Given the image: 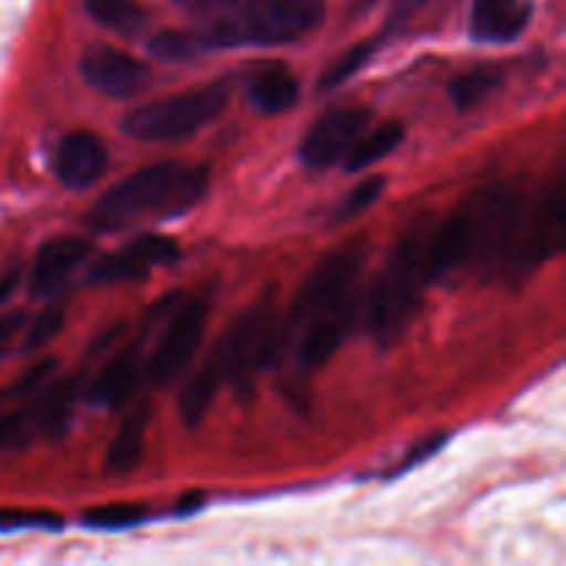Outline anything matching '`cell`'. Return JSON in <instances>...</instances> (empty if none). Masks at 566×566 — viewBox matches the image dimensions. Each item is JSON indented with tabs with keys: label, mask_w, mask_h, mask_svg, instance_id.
I'll return each mask as SVG.
<instances>
[{
	"label": "cell",
	"mask_w": 566,
	"mask_h": 566,
	"mask_svg": "<svg viewBox=\"0 0 566 566\" xmlns=\"http://www.w3.org/2000/svg\"><path fill=\"white\" fill-rule=\"evenodd\" d=\"M523 213L525 197L517 186L497 182L470 193L453 213H448V219L431 227L426 252L431 285L446 282L470 265H481L490 274L501 271L514 247Z\"/></svg>",
	"instance_id": "obj_1"
},
{
	"label": "cell",
	"mask_w": 566,
	"mask_h": 566,
	"mask_svg": "<svg viewBox=\"0 0 566 566\" xmlns=\"http://www.w3.org/2000/svg\"><path fill=\"white\" fill-rule=\"evenodd\" d=\"M210 169L205 164L160 160L133 171L88 208L86 224L97 232L125 230L144 219H175L205 199Z\"/></svg>",
	"instance_id": "obj_2"
},
{
	"label": "cell",
	"mask_w": 566,
	"mask_h": 566,
	"mask_svg": "<svg viewBox=\"0 0 566 566\" xmlns=\"http://www.w3.org/2000/svg\"><path fill=\"white\" fill-rule=\"evenodd\" d=\"M324 0H224L193 28L205 53L232 48H280L310 36L324 22Z\"/></svg>",
	"instance_id": "obj_3"
},
{
	"label": "cell",
	"mask_w": 566,
	"mask_h": 566,
	"mask_svg": "<svg viewBox=\"0 0 566 566\" xmlns=\"http://www.w3.org/2000/svg\"><path fill=\"white\" fill-rule=\"evenodd\" d=\"M429 232L431 227L426 230L423 221L415 224L387 254L385 265L365 296V326L381 348L396 346L407 335L423 302V291L431 285L426 271Z\"/></svg>",
	"instance_id": "obj_4"
},
{
	"label": "cell",
	"mask_w": 566,
	"mask_h": 566,
	"mask_svg": "<svg viewBox=\"0 0 566 566\" xmlns=\"http://www.w3.org/2000/svg\"><path fill=\"white\" fill-rule=\"evenodd\" d=\"M213 348L224 368V385L249 401L260 376L282 357V315L274 293L254 298Z\"/></svg>",
	"instance_id": "obj_5"
},
{
	"label": "cell",
	"mask_w": 566,
	"mask_h": 566,
	"mask_svg": "<svg viewBox=\"0 0 566 566\" xmlns=\"http://www.w3.org/2000/svg\"><path fill=\"white\" fill-rule=\"evenodd\" d=\"M230 97L232 88L227 81L205 83V86L136 105L122 116L119 127L125 136L144 144L182 142V138L197 136L199 130L213 125L227 111Z\"/></svg>",
	"instance_id": "obj_6"
},
{
	"label": "cell",
	"mask_w": 566,
	"mask_h": 566,
	"mask_svg": "<svg viewBox=\"0 0 566 566\" xmlns=\"http://www.w3.org/2000/svg\"><path fill=\"white\" fill-rule=\"evenodd\" d=\"M365 249L359 243L340 247L326 254L302 280L287 315L282 318V352L287 337L321 315L340 313L359 304V274H363Z\"/></svg>",
	"instance_id": "obj_7"
},
{
	"label": "cell",
	"mask_w": 566,
	"mask_h": 566,
	"mask_svg": "<svg viewBox=\"0 0 566 566\" xmlns=\"http://www.w3.org/2000/svg\"><path fill=\"white\" fill-rule=\"evenodd\" d=\"M564 182L556 180L547 186L539 202L534 208H525L523 221H520L517 238L509 252L506 269L509 280L523 282L525 276L534 274L542 263L556 258L564 247Z\"/></svg>",
	"instance_id": "obj_8"
},
{
	"label": "cell",
	"mask_w": 566,
	"mask_h": 566,
	"mask_svg": "<svg viewBox=\"0 0 566 566\" xmlns=\"http://www.w3.org/2000/svg\"><path fill=\"white\" fill-rule=\"evenodd\" d=\"M208 315L210 304L205 298H191V302H182L175 310V315L166 321V332L160 335L153 357L144 363V374H147L149 385L166 387L180 379L182 370L188 368V363L197 354L199 343H202Z\"/></svg>",
	"instance_id": "obj_9"
},
{
	"label": "cell",
	"mask_w": 566,
	"mask_h": 566,
	"mask_svg": "<svg viewBox=\"0 0 566 566\" xmlns=\"http://www.w3.org/2000/svg\"><path fill=\"white\" fill-rule=\"evenodd\" d=\"M374 111L365 105H354V108H329L313 122L307 136L298 144V158L310 169H329V166L340 164L346 158L348 149L354 147L359 136L368 130Z\"/></svg>",
	"instance_id": "obj_10"
},
{
	"label": "cell",
	"mask_w": 566,
	"mask_h": 566,
	"mask_svg": "<svg viewBox=\"0 0 566 566\" xmlns=\"http://www.w3.org/2000/svg\"><path fill=\"white\" fill-rule=\"evenodd\" d=\"M180 260V243L166 235H138L119 247L116 252L105 254L94 263L88 282L92 285H114V282H138L147 280L153 271L164 269Z\"/></svg>",
	"instance_id": "obj_11"
},
{
	"label": "cell",
	"mask_w": 566,
	"mask_h": 566,
	"mask_svg": "<svg viewBox=\"0 0 566 566\" xmlns=\"http://www.w3.org/2000/svg\"><path fill=\"white\" fill-rule=\"evenodd\" d=\"M81 77L111 99H133L142 94L149 83V70L142 59L111 44H94L83 53Z\"/></svg>",
	"instance_id": "obj_12"
},
{
	"label": "cell",
	"mask_w": 566,
	"mask_h": 566,
	"mask_svg": "<svg viewBox=\"0 0 566 566\" xmlns=\"http://www.w3.org/2000/svg\"><path fill=\"white\" fill-rule=\"evenodd\" d=\"M94 243L81 235L48 238L36 249L31 274H28V293L39 302H50L70 285L72 274L92 258Z\"/></svg>",
	"instance_id": "obj_13"
},
{
	"label": "cell",
	"mask_w": 566,
	"mask_h": 566,
	"mask_svg": "<svg viewBox=\"0 0 566 566\" xmlns=\"http://www.w3.org/2000/svg\"><path fill=\"white\" fill-rule=\"evenodd\" d=\"M53 175L70 191H86L108 169V147L92 130H72L53 147Z\"/></svg>",
	"instance_id": "obj_14"
},
{
	"label": "cell",
	"mask_w": 566,
	"mask_h": 566,
	"mask_svg": "<svg viewBox=\"0 0 566 566\" xmlns=\"http://www.w3.org/2000/svg\"><path fill=\"white\" fill-rule=\"evenodd\" d=\"M241 86L252 108L263 116L285 114L298 103V94H302L296 72L285 61L274 59L247 64V70L241 72Z\"/></svg>",
	"instance_id": "obj_15"
},
{
	"label": "cell",
	"mask_w": 566,
	"mask_h": 566,
	"mask_svg": "<svg viewBox=\"0 0 566 566\" xmlns=\"http://www.w3.org/2000/svg\"><path fill=\"white\" fill-rule=\"evenodd\" d=\"M534 17V0H475L470 36L475 42L503 44L523 36Z\"/></svg>",
	"instance_id": "obj_16"
},
{
	"label": "cell",
	"mask_w": 566,
	"mask_h": 566,
	"mask_svg": "<svg viewBox=\"0 0 566 566\" xmlns=\"http://www.w3.org/2000/svg\"><path fill=\"white\" fill-rule=\"evenodd\" d=\"M144 363L142 359V343H130V346L122 348L103 370H99L97 379L88 387V403L103 409H119L122 403L130 401L133 390L138 387L144 376Z\"/></svg>",
	"instance_id": "obj_17"
},
{
	"label": "cell",
	"mask_w": 566,
	"mask_h": 566,
	"mask_svg": "<svg viewBox=\"0 0 566 566\" xmlns=\"http://www.w3.org/2000/svg\"><path fill=\"white\" fill-rule=\"evenodd\" d=\"M39 437H48V396H44V385L36 392H31V396H25V403L0 415V453L25 451Z\"/></svg>",
	"instance_id": "obj_18"
},
{
	"label": "cell",
	"mask_w": 566,
	"mask_h": 566,
	"mask_svg": "<svg viewBox=\"0 0 566 566\" xmlns=\"http://www.w3.org/2000/svg\"><path fill=\"white\" fill-rule=\"evenodd\" d=\"M149 418L153 409L147 401H138L125 420L116 429L114 440H111L108 453H105V473L108 475H127L142 464L144 459V437H147Z\"/></svg>",
	"instance_id": "obj_19"
},
{
	"label": "cell",
	"mask_w": 566,
	"mask_h": 566,
	"mask_svg": "<svg viewBox=\"0 0 566 566\" xmlns=\"http://www.w3.org/2000/svg\"><path fill=\"white\" fill-rule=\"evenodd\" d=\"M221 385H224V368H221V359L213 348L180 392V418L188 429H197L208 418Z\"/></svg>",
	"instance_id": "obj_20"
},
{
	"label": "cell",
	"mask_w": 566,
	"mask_h": 566,
	"mask_svg": "<svg viewBox=\"0 0 566 566\" xmlns=\"http://www.w3.org/2000/svg\"><path fill=\"white\" fill-rule=\"evenodd\" d=\"M503 81H506V70L501 64L470 66L453 77L448 86V97L459 114H468V111L484 105L503 86Z\"/></svg>",
	"instance_id": "obj_21"
},
{
	"label": "cell",
	"mask_w": 566,
	"mask_h": 566,
	"mask_svg": "<svg viewBox=\"0 0 566 566\" xmlns=\"http://www.w3.org/2000/svg\"><path fill=\"white\" fill-rule=\"evenodd\" d=\"M407 138V127L401 122H381V125L370 127L363 136L354 142V147L348 149L346 158L340 160L346 166V171H363L376 166L379 160H385L387 155L396 153L398 147Z\"/></svg>",
	"instance_id": "obj_22"
},
{
	"label": "cell",
	"mask_w": 566,
	"mask_h": 566,
	"mask_svg": "<svg viewBox=\"0 0 566 566\" xmlns=\"http://www.w3.org/2000/svg\"><path fill=\"white\" fill-rule=\"evenodd\" d=\"M88 17L116 36L133 39L147 28L149 14L138 0H83Z\"/></svg>",
	"instance_id": "obj_23"
},
{
	"label": "cell",
	"mask_w": 566,
	"mask_h": 566,
	"mask_svg": "<svg viewBox=\"0 0 566 566\" xmlns=\"http://www.w3.org/2000/svg\"><path fill=\"white\" fill-rule=\"evenodd\" d=\"M153 59L169 61V64H188V61L205 55L202 44L193 28H171V31H158L147 42Z\"/></svg>",
	"instance_id": "obj_24"
},
{
	"label": "cell",
	"mask_w": 566,
	"mask_h": 566,
	"mask_svg": "<svg viewBox=\"0 0 566 566\" xmlns=\"http://www.w3.org/2000/svg\"><path fill=\"white\" fill-rule=\"evenodd\" d=\"M385 36H376V39H365V42L354 44L348 48L346 53L337 55L335 61L329 64V70L321 72V81H318V92H332V88L343 86L346 81H352L363 66H368V61L374 59L376 50L381 48Z\"/></svg>",
	"instance_id": "obj_25"
},
{
	"label": "cell",
	"mask_w": 566,
	"mask_h": 566,
	"mask_svg": "<svg viewBox=\"0 0 566 566\" xmlns=\"http://www.w3.org/2000/svg\"><path fill=\"white\" fill-rule=\"evenodd\" d=\"M149 517V509L142 503H108V506L86 509L81 523L94 531H125L136 528Z\"/></svg>",
	"instance_id": "obj_26"
},
{
	"label": "cell",
	"mask_w": 566,
	"mask_h": 566,
	"mask_svg": "<svg viewBox=\"0 0 566 566\" xmlns=\"http://www.w3.org/2000/svg\"><path fill=\"white\" fill-rule=\"evenodd\" d=\"M385 188H387L385 175H368L363 182H357V186L348 191V197L343 199L340 205H337L332 221H335V224H346V221L368 213V210L379 202V197L385 193Z\"/></svg>",
	"instance_id": "obj_27"
},
{
	"label": "cell",
	"mask_w": 566,
	"mask_h": 566,
	"mask_svg": "<svg viewBox=\"0 0 566 566\" xmlns=\"http://www.w3.org/2000/svg\"><path fill=\"white\" fill-rule=\"evenodd\" d=\"M64 520L48 509H0V531H61Z\"/></svg>",
	"instance_id": "obj_28"
},
{
	"label": "cell",
	"mask_w": 566,
	"mask_h": 566,
	"mask_svg": "<svg viewBox=\"0 0 566 566\" xmlns=\"http://www.w3.org/2000/svg\"><path fill=\"white\" fill-rule=\"evenodd\" d=\"M61 329H64V310L48 307L44 313H39L36 318H33V324H28L25 340H22V352L25 354L39 352V348L48 346Z\"/></svg>",
	"instance_id": "obj_29"
},
{
	"label": "cell",
	"mask_w": 566,
	"mask_h": 566,
	"mask_svg": "<svg viewBox=\"0 0 566 566\" xmlns=\"http://www.w3.org/2000/svg\"><path fill=\"white\" fill-rule=\"evenodd\" d=\"M446 440H448L446 434H429V437H423V440L415 442V446L409 448L407 453H403L401 462H398L396 468H392L387 475H401V473H407V470L418 468V464L429 462V459L434 457V453L440 451L442 446H446Z\"/></svg>",
	"instance_id": "obj_30"
},
{
	"label": "cell",
	"mask_w": 566,
	"mask_h": 566,
	"mask_svg": "<svg viewBox=\"0 0 566 566\" xmlns=\"http://www.w3.org/2000/svg\"><path fill=\"white\" fill-rule=\"evenodd\" d=\"M53 368H55V359H42V363H36L25 376H22L20 381H17L14 387H11V396L25 398V396H31V392H36L39 387L48 385Z\"/></svg>",
	"instance_id": "obj_31"
},
{
	"label": "cell",
	"mask_w": 566,
	"mask_h": 566,
	"mask_svg": "<svg viewBox=\"0 0 566 566\" xmlns=\"http://www.w3.org/2000/svg\"><path fill=\"white\" fill-rule=\"evenodd\" d=\"M25 321H28L25 313H20V310H17V313L0 315V352L6 348V343L14 340V335H20Z\"/></svg>",
	"instance_id": "obj_32"
},
{
	"label": "cell",
	"mask_w": 566,
	"mask_h": 566,
	"mask_svg": "<svg viewBox=\"0 0 566 566\" xmlns=\"http://www.w3.org/2000/svg\"><path fill=\"white\" fill-rule=\"evenodd\" d=\"M20 276H22L20 265H14V269H9L3 276H0V304L9 302L11 293H14L17 285H20Z\"/></svg>",
	"instance_id": "obj_33"
},
{
	"label": "cell",
	"mask_w": 566,
	"mask_h": 566,
	"mask_svg": "<svg viewBox=\"0 0 566 566\" xmlns=\"http://www.w3.org/2000/svg\"><path fill=\"white\" fill-rule=\"evenodd\" d=\"M199 506H202V495H199V492H193V495L182 497V503L175 509V514H191V512H197Z\"/></svg>",
	"instance_id": "obj_34"
},
{
	"label": "cell",
	"mask_w": 566,
	"mask_h": 566,
	"mask_svg": "<svg viewBox=\"0 0 566 566\" xmlns=\"http://www.w3.org/2000/svg\"><path fill=\"white\" fill-rule=\"evenodd\" d=\"M0 354H3V352H0Z\"/></svg>",
	"instance_id": "obj_35"
}]
</instances>
